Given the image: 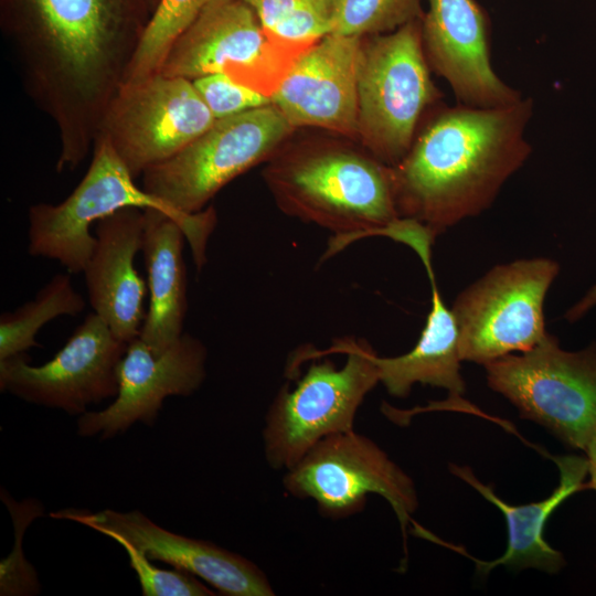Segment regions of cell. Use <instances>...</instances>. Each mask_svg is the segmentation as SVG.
<instances>
[{
  "label": "cell",
  "instance_id": "6da1fadb",
  "mask_svg": "<svg viewBox=\"0 0 596 596\" xmlns=\"http://www.w3.org/2000/svg\"><path fill=\"white\" fill-rule=\"evenodd\" d=\"M529 98L501 107L443 106L392 168L398 216L434 237L487 210L531 153Z\"/></svg>",
  "mask_w": 596,
  "mask_h": 596
},
{
  "label": "cell",
  "instance_id": "7a4b0ae2",
  "mask_svg": "<svg viewBox=\"0 0 596 596\" xmlns=\"http://www.w3.org/2000/svg\"><path fill=\"white\" fill-rule=\"evenodd\" d=\"M264 178L279 207L333 233L330 252L363 236H392L400 216L392 168L339 146H318L276 158Z\"/></svg>",
  "mask_w": 596,
  "mask_h": 596
},
{
  "label": "cell",
  "instance_id": "3957f363",
  "mask_svg": "<svg viewBox=\"0 0 596 596\" xmlns=\"http://www.w3.org/2000/svg\"><path fill=\"white\" fill-rule=\"evenodd\" d=\"M375 354L366 341L343 338L292 359L290 371L312 363L295 387L279 390L266 414L263 445L273 469L288 470L321 439L353 430L359 407L380 383Z\"/></svg>",
  "mask_w": 596,
  "mask_h": 596
},
{
  "label": "cell",
  "instance_id": "277c9868",
  "mask_svg": "<svg viewBox=\"0 0 596 596\" xmlns=\"http://www.w3.org/2000/svg\"><path fill=\"white\" fill-rule=\"evenodd\" d=\"M134 180L113 147L97 139L89 168L73 192L58 204L38 203L29 209L30 255L55 259L68 273H83L95 246L96 238L89 232L94 222L123 207H150L169 214L181 225L200 270L206 263L215 211L210 207L193 215L179 214Z\"/></svg>",
  "mask_w": 596,
  "mask_h": 596
},
{
  "label": "cell",
  "instance_id": "5b68a950",
  "mask_svg": "<svg viewBox=\"0 0 596 596\" xmlns=\"http://www.w3.org/2000/svg\"><path fill=\"white\" fill-rule=\"evenodd\" d=\"M421 20L362 38L358 66V137L382 163L408 152L426 110L441 96L434 85Z\"/></svg>",
  "mask_w": 596,
  "mask_h": 596
},
{
  "label": "cell",
  "instance_id": "8992f818",
  "mask_svg": "<svg viewBox=\"0 0 596 596\" xmlns=\"http://www.w3.org/2000/svg\"><path fill=\"white\" fill-rule=\"evenodd\" d=\"M310 45L267 32L242 0H211L175 39L157 73L190 81L224 74L272 99Z\"/></svg>",
  "mask_w": 596,
  "mask_h": 596
},
{
  "label": "cell",
  "instance_id": "52a82bcc",
  "mask_svg": "<svg viewBox=\"0 0 596 596\" xmlns=\"http://www.w3.org/2000/svg\"><path fill=\"white\" fill-rule=\"evenodd\" d=\"M488 385L570 447L585 451L596 436V343L566 351L547 334L522 353L483 365Z\"/></svg>",
  "mask_w": 596,
  "mask_h": 596
},
{
  "label": "cell",
  "instance_id": "ba28073f",
  "mask_svg": "<svg viewBox=\"0 0 596 596\" xmlns=\"http://www.w3.org/2000/svg\"><path fill=\"white\" fill-rule=\"evenodd\" d=\"M294 129L273 103L216 119L177 155L148 168L141 188L179 214L200 213L224 185L269 157Z\"/></svg>",
  "mask_w": 596,
  "mask_h": 596
},
{
  "label": "cell",
  "instance_id": "9c48e42d",
  "mask_svg": "<svg viewBox=\"0 0 596 596\" xmlns=\"http://www.w3.org/2000/svg\"><path fill=\"white\" fill-rule=\"evenodd\" d=\"M558 272L546 257L518 259L497 265L462 290L451 308L461 361L486 365L544 340V300Z\"/></svg>",
  "mask_w": 596,
  "mask_h": 596
},
{
  "label": "cell",
  "instance_id": "30bf717a",
  "mask_svg": "<svg viewBox=\"0 0 596 596\" xmlns=\"http://www.w3.org/2000/svg\"><path fill=\"white\" fill-rule=\"evenodd\" d=\"M283 486L290 496L312 499L320 513L331 519L359 513L370 494L381 496L396 514L404 538L418 505L413 479L354 429L318 441L286 470Z\"/></svg>",
  "mask_w": 596,
  "mask_h": 596
},
{
  "label": "cell",
  "instance_id": "8fae6325",
  "mask_svg": "<svg viewBox=\"0 0 596 596\" xmlns=\"http://www.w3.org/2000/svg\"><path fill=\"white\" fill-rule=\"evenodd\" d=\"M215 120L192 81L155 73L120 86L97 139L106 140L136 178L177 155Z\"/></svg>",
  "mask_w": 596,
  "mask_h": 596
},
{
  "label": "cell",
  "instance_id": "7c38bea8",
  "mask_svg": "<svg viewBox=\"0 0 596 596\" xmlns=\"http://www.w3.org/2000/svg\"><path fill=\"white\" fill-rule=\"evenodd\" d=\"M127 347L97 313H88L46 363L31 365L25 352L0 360V390L81 416L88 405L117 396Z\"/></svg>",
  "mask_w": 596,
  "mask_h": 596
},
{
  "label": "cell",
  "instance_id": "4fadbf2b",
  "mask_svg": "<svg viewBox=\"0 0 596 596\" xmlns=\"http://www.w3.org/2000/svg\"><path fill=\"white\" fill-rule=\"evenodd\" d=\"M207 350L189 333L156 355L137 337L128 343L118 370V393L102 411H87L77 418L76 433L82 437L110 439L135 423L152 426L169 396H190L206 376Z\"/></svg>",
  "mask_w": 596,
  "mask_h": 596
},
{
  "label": "cell",
  "instance_id": "5bb4252c",
  "mask_svg": "<svg viewBox=\"0 0 596 596\" xmlns=\"http://www.w3.org/2000/svg\"><path fill=\"white\" fill-rule=\"evenodd\" d=\"M74 521L106 536L117 535L131 543L148 558L185 571L226 596H273L275 590L265 573L248 558L210 541L171 532L139 510L105 509L92 512L64 509L50 513Z\"/></svg>",
  "mask_w": 596,
  "mask_h": 596
},
{
  "label": "cell",
  "instance_id": "9a60e30c",
  "mask_svg": "<svg viewBox=\"0 0 596 596\" xmlns=\"http://www.w3.org/2000/svg\"><path fill=\"white\" fill-rule=\"evenodd\" d=\"M421 32L429 68L450 85L459 104L492 108L522 98L492 68L489 23L476 0H428Z\"/></svg>",
  "mask_w": 596,
  "mask_h": 596
},
{
  "label": "cell",
  "instance_id": "2e32d148",
  "mask_svg": "<svg viewBox=\"0 0 596 596\" xmlns=\"http://www.w3.org/2000/svg\"><path fill=\"white\" fill-rule=\"evenodd\" d=\"M362 38L330 33L304 51L272 96L294 127L358 137V66Z\"/></svg>",
  "mask_w": 596,
  "mask_h": 596
},
{
  "label": "cell",
  "instance_id": "e0dca14e",
  "mask_svg": "<svg viewBox=\"0 0 596 596\" xmlns=\"http://www.w3.org/2000/svg\"><path fill=\"white\" fill-rule=\"evenodd\" d=\"M145 211L123 207L96 222L95 246L83 270L89 304L123 341L140 334L146 285L135 268L142 249Z\"/></svg>",
  "mask_w": 596,
  "mask_h": 596
},
{
  "label": "cell",
  "instance_id": "ac0fdd59",
  "mask_svg": "<svg viewBox=\"0 0 596 596\" xmlns=\"http://www.w3.org/2000/svg\"><path fill=\"white\" fill-rule=\"evenodd\" d=\"M560 470V483L545 499L512 505L499 498L493 488L480 482L469 467L450 465L449 470L478 490L504 515L508 528L505 552L491 562L475 560L478 572L487 574L499 565L513 570L536 568L549 574L557 573L564 565L563 554L544 539L543 531L552 512L573 493L586 489L588 475L586 457L566 455L554 458Z\"/></svg>",
  "mask_w": 596,
  "mask_h": 596
},
{
  "label": "cell",
  "instance_id": "d6986e66",
  "mask_svg": "<svg viewBox=\"0 0 596 596\" xmlns=\"http://www.w3.org/2000/svg\"><path fill=\"white\" fill-rule=\"evenodd\" d=\"M142 254L148 274L149 307L139 338L156 354H162L183 333L188 309L185 233L169 214L143 209Z\"/></svg>",
  "mask_w": 596,
  "mask_h": 596
},
{
  "label": "cell",
  "instance_id": "ffe728a7",
  "mask_svg": "<svg viewBox=\"0 0 596 596\" xmlns=\"http://www.w3.org/2000/svg\"><path fill=\"white\" fill-rule=\"evenodd\" d=\"M432 283V308L415 347L393 358L374 356L380 383L395 397H406L416 383L448 391L456 400L466 391L460 374L459 336L455 317L435 284L432 264L425 265Z\"/></svg>",
  "mask_w": 596,
  "mask_h": 596
},
{
  "label": "cell",
  "instance_id": "44dd1931",
  "mask_svg": "<svg viewBox=\"0 0 596 596\" xmlns=\"http://www.w3.org/2000/svg\"><path fill=\"white\" fill-rule=\"evenodd\" d=\"M85 309V300L71 281L70 274L55 275L34 299L0 317V360L40 347L35 340L40 329L60 316H76Z\"/></svg>",
  "mask_w": 596,
  "mask_h": 596
},
{
  "label": "cell",
  "instance_id": "7402d4cb",
  "mask_svg": "<svg viewBox=\"0 0 596 596\" xmlns=\"http://www.w3.org/2000/svg\"><path fill=\"white\" fill-rule=\"evenodd\" d=\"M210 1L159 0L143 32L125 82L157 73L175 39L192 23Z\"/></svg>",
  "mask_w": 596,
  "mask_h": 596
},
{
  "label": "cell",
  "instance_id": "603a6c76",
  "mask_svg": "<svg viewBox=\"0 0 596 596\" xmlns=\"http://www.w3.org/2000/svg\"><path fill=\"white\" fill-rule=\"evenodd\" d=\"M421 0H334L332 33L366 38L422 20Z\"/></svg>",
  "mask_w": 596,
  "mask_h": 596
},
{
  "label": "cell",
  "instance_id": "cb8c5ba5",
  "mask_svg": "<svg viewBox=\"0 0 596 596\" xmlns=\"http://www.w3.org/2000/svg\"><path fill=\"white\" fill-rule=\"evenodd\" d=\"M0 497L11 515L15 539L11 553L0 562V595H36L41 590L40 581L34 567L24 557L22 542L28 526L43 514V505L36 499L17 501L3 488Z\"/></svg>",
  "mask_w": 596,
  "mask_h": 596
},
{
  "label": "cell",
  "instance_id": "d4e9b609",
  "mask_svg": "<svg viewBox=\"0 0 596 596\" xmlns=\"http://www.w3.org/2000/svg\"><path fill=\"white\" fill-rule=\"evenodd\" d=\"M127 553L130 567L135 571L143 596H214L196 576L178 568L163 570L152 564L141 551L117 535L107 536Z\"/></svg>",
  "mask_w": 596,
  "mask_h": 596
},
{
  "label": "cell",
  "instance_id": "484cf974",
  "mask_svg": "<svg viewBox=\"0 0 596 596\" xmlns=\"http://www.w3.org/2000/svg\"><path fill=\"white\" fill-rule=\"evenodd\" d=\"M215 119L269 105L272 99L236 83L224 74H209L192 81Z\"/></svg>",
  "mask_w": 596,
  "mask_h": 596
},
{
  "label": "cell",
  "instance_id": "4316f807",
  "mask_svg": "<svg viewBox=\"0 0 596 596\" xmlns=\"http://www.w3.org/2000/svg\"><path fill=\"white\" fill-rule=\"evenodd\" d=\"M257 15L262 25L270 32L308 0H242Z\"/></svg>",
  "mask_w": 596,
  "mask_h": 596
},
{
  "label": "cell",
  "instance_id": "83f0119b",
  "mask_svg": "<svg viewBox=\"0 0 596 596\" xmlns=\"http://www.w3.org/2000/svg\"><path fill=\"white\" fill-rule=\"evenodd\" d=\"M596 307V284L581 298L573 307L568 309L565 318L574 322L584 317L590 309Z\"/></svg>",
  "mask_w": 596,
  "mask_h": 596
},
{
  "label": "cell",
  "instance_id": "f1b7e54d",
  "mask_svg": "<svg viewBox=\"0 0 596 596\" xmlns=\"http://www.w3.org/2000/svg\"><path fill=\"white\" fill-rule=\"evenodd\" d=\"M588 464L589 481L586 482V489L596 491V436L590 440L585 449Z\"/></svg>",
  "mask_w": 596,
  "mask_h": 596
}]
</instances>
